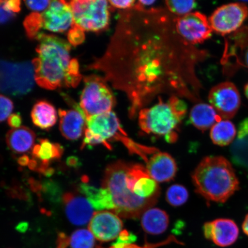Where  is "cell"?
Listing matches in <instances>:
<instances>
[{"label": "cell", "instance_id": "obj_14", "mask_svg": "<svg viewBox=\"0 0 248 248\" xmlns=\"http://www.w3.org/2000/svg\"><path fill=\"white\" fill-rule=\"evenodd\" d=\"M64 100L74 109H59L60 117V129L61 134L69 140H77L81 138L86 128V117L82 108L69 96L64 95Z\"/></svg>", "mask_w": 248, "mask_h": 248}, {"label": "cell", "instance_id": "obj_2", "mask_svg": "<svg viewBox=\"0 0 248 248\" xmlns=\"http://www.w3.org/2000/svg\"><path fill=\"white\" fill-rule=\"evenodd\" d=\"M36 51L38 57L32 64L35 80L47 90L76 88L82 78L78 61L71 59V46L66 40L54 35L40 33Z\"/></svg>", "mask_w": 248, "mask_h": 248}, {"label": "cell", "instance_id": "obj_36", "mask_svg": "<svg viewBox=\"0 0 248 248\" xmlns=\"http://www.w3.org/2000/svg\"><path fill=\"white\" fill-rule=\"evenodd\" d=\"M4 2L0 1V24L7 23L16 17V14L5 8Z\"/></svg>", "mask_w": 248, "mask_h": 248}, {"label": "cell", "instance_id": "obj_19", "mask_svg": "<svg viewBox=\"0 0 248 248\" xmlns=\"http://www.w3.org/2000/svg\"><path fill=\"white\" fill-rule=\"evenodd\" d=\"M83 179L79 190L80 193L85 195L93 208L100 211L109 210L113 212L114 204L110 192L107 188H97L89 185L87 180Z\"/></svg>", "mask_w": 248, "mask_h": 248}, {"label": "cell", "instance_id": "obj_27", "mask_svg": "<svg viewBox=\"0 0 248 248\" xmlns=\"http://www.w3.org/2000/svg\"><path fill=\"white\" fill-rule=\"evenodd\" d=\"M236 132L233 123L229 120H221L211 129L210 138L214 144L224 147L232 143Z\"/></svg>", "mask_w": 248, "mask_h": 248}, {"label": "cell", "instance_id": "obj_31", "mask_svg": "<svg viewBox=\"0 0 248 248\" xmlns=\"http://www.w3.org/2000/svg\"><path fill=\"white\" fill-rule=\"evenodd\" d=\"M166 4L170 13L184 16L190 13L195 8L196 3L194 1H166Z\"/></svg>", "mask_w": 248, "mask_h": 248}, {"label": "cell", "instance_id": "obj_13", "mask_svg": "<svg viewBox=\"0 0 248 248\" xmlns=\"http://www.w3.org/2000/svg\"><path fill=\"white\" fill-rule=\"evenodd\" d=\"M123 224L120 217L108 210L98 211L89 223V230L95 239L105 243L115 240L122 232Z\"/></svg>", "mask_w": 248, "mask_h": 248}, {"label": "cell", "instance_id": "obj_42", "mask_svg": "<svg viewBox=\"0 0 248 248\" xmlns=\"http://www.w3.org/2000/svg\"><path fill=\"white\" fill-rule=\"evenodd\" d=\"M30 162V158L27 155H24V156L19 157V159L18 160V164L22 166H29Z\"/></svg>", "mask_w": 248, "mask_h": 248}, {"label": "cell", "instance_id": "obj_7", "mask_svg": "<svg viewBox=\"0 0 248 248\" xmlns=\"http://www.w3.org/2000/svg\"><path fill=\"white\" fill-rule=\"evenodd\" d=\"M85 86L80 98V107L86 119L109 112L115 105V98L107 80L100 76L84 77Z\"/></svg>", "mask_w": 248, "mask_h": 248}, {"label": "cell", "instance_id": "obj_40", "mask_svg": "<svg viewBox=\"0 0 248 248\" xmlns=\"http://www.w3.org/2000/svg\"><path fill=\"white\" fill-rule=\"evenodd\" d=\"M4 4L6 8L15 14L17 13L21 10V1L18 0L4 1Z\"/></svg>", "mask_w": 248, "mask_h": 248}, {"label": "cell", "instance_id": "obj_3", "mask_svg": "<svg viewBox=\"0 0 248 248\" xmlns=\"http://www.w3.org/2000/svg\"><path fill=\"white\" fill-rule=\"evenodd\" d=\"M146 168L140 164L117 161L108 166L102 182L112 196V212L124 218L135 219L157 203V200H145L134 193V185L139 175Z\"/></svg>", "mask_w": 248, "mask_h": 248}, {"label": "cell", "instance_id": "obj_41", "mask_svg": "<svg viewBox=\"0 0 248 248\" xmlns=\"http://www.w3.org/2000/svg\"><path fill=\"white\" fill-rule=\"evenodd\" d=\"M69 238L70 237L64 232H60L58 234L56 248H67L69 246Z\"/></svg>", "mask_w": 248, "mask_h": 248}, {"label": "cell", "instance_id": "obj_15", "mask_svg": "<svg viewBox=\"0 0 248 248\" xmlns=\"http://www.w3.org/2000/svg\"><path fill=\"white\" fill-rule=\"evenodd\" d=\"M41 16L43 29L52 32H66L74 21L70 3L66 1H51Z\"/></svg>", "mask_w": 248, "mask_h": 248}, {"label": "cell", "instance_id": "obj_12", "mask_svg": "<svg viewBox=\"0 0 248 248\" xmlns=\"http://www.w3.org/2000/svg\"><path fill=\"white\" fill-rule=\"evenodd\" d=\"M209 101L219 116L232 119L241 105V97L236 87L231 82H224L214 87L209 93Z\"/></svg>", "mask_w": 248, "mask_h": 248}, {"label": "cell", "instance_id": "obj_26", "mask_svg": "<svg viewBox=\"0 0 248 248\" xmlns=\"http://www.w3.org/2000/svg\"><path fill=\"white\" fill-rule=\"evenodd\" d=\"M231 151L235 163L248 167V118L240 123L237 139L232 145Z\"/></svg>", "mask_w": 248, "mask_h": 248}, {"label": "cell", "instance_id": "obj_25", "mask_svg": "<svg viewBox=\"0 0 248 248\" xmlns=\"http://www.w3.org/2000/svg\"><path fill=\"white\" fill-rule=\"evenodd\" d=\"M63 152V147L61 144L48 139H40L39 144L32 148V156L39 162L49 165L54 161L60 160Z\"/></svg>", "mask_w": 248, "mask_h": 248}, {"label": "cell", "instance_id": "obj_18", "mask_svg": "<svg viewBox=\"0 0 248 248\" xmlns=\"http://www.w3.org/2000/svg\"><path fill=\"white\" fill-rule=\"evenodd\" d=\"M146 164L149 175L157 182L171 181L177 171L173 158L170 154L160 151L151 155Z\"/></svg>", "mask_w": 248, "mask_h": 248}, {"label": "cell", "instance_id": "obj_1", "mask_svg": "<svg viewBox=\"0 0 248 248\" xmlns=\"http://www.w3.org/2000/svg\"><path fill=\"white\" fill-rule=\"evenodd\" d=\"M121 15L105 54L88 67L125 93L130 116L160 93L197 100L195 67L206 57L180 36L175 18L162 9H132Z\"/></svg>", "mask_w": 248, "mask_h": 248}, {"label": "cell", "instance_id": "obj_33", "mask_svg": "<svg viewBox=\"0 0 248 248\" xmlns=\"http://www.w3.org/2000/svg\"><path fill=\"white\" fill-rule=\"evenodd\" d=\"M171 243L182 245V246H184V243H182V242L181 241H178L177 238H176L174 236V235H170V236H169L168 238H166L165 240L159 242V243L154 244L147 243L144 244V246H140L135 244H131L126 245V246H124L123 248H157L164 246H167V245H169ZM108 248H114L112 246H111Z\"/></svg>", "mask_w": 248, "mask_h": 248}, {"label": "cell", "instance_id": "obj_9", "mask_svg": "<svg viewBox=\"0 0 248 248\" xmlns=\"http://www.w3.org/2000/svg\"><path fill=\"white\" fill-rule=\"evenodd\" d=\"M35 80L30 62L0 61V91L13 95L26 94L32 91Z\"/></svg>", "mask_w": 248, "mask_h": 248}, {"label": "cell", "instance_id": "obj_22", "mask_svg": "<svg viewBox=\"0 0 248 248\" xmlns=\"http://www.w3.org/2000/svg\"><path fill=\"white\" fill-rule=\"evenodd\" d=\"M141 223L145 232L159 235L163 233L168 228L169 217L163 210L150 208L142 214Z\"/></svg>", "mask_w": 248, "mask_h": 248}, {"label": "cell", "instance_id": "obj_34", "mask_svg": "<svg viewBox=\"0 0 248 248\" xmlns=\"http://www.w3.org/2000/svg\"><path fill=\"white\" fill-rule=\"evenodd\" d=\"M13 102L4 95H0V123L11 115L14 110Z\"/></svg>", "mask_w": 248, "mask_h": 248}, {"label": "cell", "instance_id": "obj_30", "mask_svg": "<svg viewBox=\"0 0 248 248\" xmlns=\"http://www.w3.org/2000/svg\"><path fill=\"white\" fill-rule=\"evenodd\" d=\"M25 30L29 38L33 40L37 38L42 28L41 14L34 12L25 18L23 23Z\"/></svg>", "mask_w": 248, "mask_h": 248}, {"label": "cell", "instance_id": "obj_21", "mask_svg": "<svg viewBox=\"0 0 248 248\" xmlns=\"http://www.w3.org/2000/svg\"><path fill=\"white\" fill-rule=\"evenodd\" d=\"M190 117L193 125L202 131L212 128L222 119L212 105L204 103L195 105L191 108Z\"/></svg>", "mask_w": 248, "mask_h": 248}, {"label": "cell", "instance_id": "obj_39", "mask_svg": "<svg viewBox=\"0 0 248 248\" xmlns=\"http://www.w3.org/2000/svg\"><path fill=\"white\" fill-rule=\"evenodd\" d=\"M21 124H22V119L18 113L12 114L8 118V125L11 127L12 129L20 128Z\"/></svg>", "mask_w": 248, "mask_h": 248}, {"label": "cell", "instance_id": "obj_20", "mask_svg": "<svg viewBox=\"0 0 248 248\" xmlns=\"http://www.w3.org/2000/svg\"><path fill=\"white\" fill-rule=\"evenodd\" d=\"M35 133L26 126L12 129L6 135L8 147L13 153L17 154L29 153L35 144Z\"/></svg>", "mask_w": 248, "mask_h": 248}, {"label": "cell", "instance_id": "obj_4", "mask_svg": "<svg viewBox=\"0 0 248 248\" xmlns=\"http://www.w3.org/2000/svg\"><path fill=\"white\" fill-rule=\"evenodd\" d=\"M192 179L197 193L215 202H226L240 188L233 167L222 156L204 158L194 170Z\"/></svg>", "mask_w": 248, "mask_h": 248}, {"label": "cell", "instance_id": "obj_8", "mask_svg": "<svg viewBox=\"0 0 248 248\" xmlns=\"http://www.w3.org/2000/svg\"><path fill=\"white\" fill-rule=\"evenodd\" d=\"M108 1L104 0H74L70 5L74 23L83 31L100 32L109 24Z\"/></svg>", "mask_w": 248, "mask_h": 248}, {"label": "cell", "instance_id": "obj_35", "mask_svg": "<svg viewBox=\"0 0 248 248\" xmlns=\"http://www.w3.org/2000/svg\"><path fill=\"white\" fill-rule=\"evenodd\" d=\"M137 239L136 235L126 230L123 231L117 237V240L112 245L114 248H123L126 245L135 243Z\"/></svg>", "mask_w": 248, "mask_h": 248}, {"label": "cell", "instance_id": "obj_37", "mask_svg": "<svg viewBox=\"0 0 248 248\" xmlns=\"http://www.w3.org/2000/svg\"><path fill=\"white\" fill-rule=\"evenodd\" d=\"M27 7L34 11H42L47 8L50 1H25Z\"/></svg>", "mask_w": 248, "mask_h": 248}, {"label": "cell", "instance_id": "obj_6", "mask_svg": "<svg viewBox=\"0 0 248 248\" xmlns=\"http://www.w3.org/2000/svg\"><path fill=\"white\" fill-rule=\"evenodd\" d=\"M113 141L122 142L129 152L134 150L137 146V142L129 138L124 131L119 119L113 111L86 119V128L82 149L101 144L111 150L109 142Z\"/></svg>", "mask_w": 248, "mask_h": 248}, {"label": "cell", "instance_id": "obj_10", "mask_svg": "<svg viewBox=\"0 0 248 248\" xmlns=\"http://www.w3.org/2000/svg\"><path fill=\"white\" fill-rule=\"evenodd\" d=\"M248 16L247 6L244 2H235L217 8L209 20L213 31L225 36L240 28Z\"/></svg>", "mask_w": 248, "mask_h": 248}, {"label": "cell", "instance_id": "obj_45", "mask_svg": "<svg viewBox=\"0 0 248 248\" xmlns=\"http://www.w3.org/2000/svg\"><path fill=\"white\" fill-rule=\"evenodd\" d=\"M244 91L245 94H246V97L248 99V83L246 86H245Z\"/></svg>", "mask_w": 248, "mask_h": 248}, {"label": "cell", "instance_id": "obj_11", "mask_svg": "<svg viewBox=\"0 0 248 248\" xmlns=\"http://www.w3.org/2000/svg\"><path fill=\"white\" fill-rule=\"evenodd\" d=\"M175 23L179 35L191 45L202 43L212 36L209 20L199 12L175 18Z\"/></svg>", "mask_w": 248, "mask_h": 248}, {"label": "cell", "instance_id": "obj_29", "mask_svg": "<svg viewBox=\"0 0 248 248\" xmlns=\"http://www.w3.org/2000/svg\"><path fill=\"white\" fill-rule=\"evenodd\" d=\"M188 198V191L182 185H172L167 191L166 200L172 206L178 207L182 205L186 202Z\"/></svg>", "mask_w": 248, "mask_h": 248}, {"label": "cell", "instance_id": "obj_23", "mask_svg": "<svg viewBox=\"0 0 248 248\" xmlns=\"http://www.w3.org/2000/svg\"><path fill=\"white\" fill-rule=\"evenodd\" d=\"M229 37V41H226V49L221 62L226 66L228 64L232 63L234 57V68H237L241 64L237 56L238 52H241L248 46V27H243Z\"/></svg>", "mask_w": 248, "mask_h": 248}, {"label": "cell", "instance_id": "obj_28", "mask_svg": "<svg viewBox=\"0 0 248 248\" xmlns=\"http://www.w3.org/2000/svg\"><path fill=\"white\" fill-rule=\"evenodd\" d=\"M69 246L71 248H99L92 232L85 229H79L71 234Z\"/></svg>", "mask_w": 248, "mask_h": 248}, {"label": "cell", "instance_id": "obj_17", "mask_svg": "<svg viewBox=\"0 0 248 248\" xmlns=\"http://www.w3.org/2000/svg\"><path fill=\"white\" fill-rule=\"evenodd\" d=\"M65 213L71 224L85 225L91 221L94 215L91 203L79 194L68 192L63 197Z\"/></svg>", "mask_w": 248, "mask_h": 248}, {"label": "cell", "instance_id": "obj_5", "mask_svg": "<svg viewBox=\"0 0 248 248\" xmlns=\"http://www.w3.org/2000/svg\"><path fill=\"white\" fill-rule=\"evenodd\" d=\"M158 104L139 111V123L142 132L147 134L163 136L166 141L173 143L177 140V130L184 119L187 107L176 96L164 102L159 98Z\"/></svg>", "mask_w": 248, "mask_h": 248}, {"label": "cell", "instance_id": "obj_46", "mask_svg": "<svg viewBox=\"0 0 248 248\" xmlns=\"http://www.w3.org/2000/svg\"><path fill=\"white\" fill-rule=\"evenodd\" d=\"M245 61H246V63L247 64V66L248 67V49L246 54V57H245Z\"/></svg>", "mask_w": 248, "mask_h": 248}, {"label": "cell", "instance_id": "obj_24", "mask_svg": "<svg viewBox=\"0 0 248 248\" xmlns=\"http://www.w3.org/2000/svg\"><path fill=\"white\" fill-rule=\"evenodd\" d=\"M31 118L32 122L39 128L48 130L52 128L58 120L57 110L51 103L46 101H39L34 105Z\"/></svg>", "mask_w": 248, "mask_h": 248}, {"label": "cell", "instance_id": "obj_44", "mask_svg": "<svg viewBox=\"0 0 248 248\" xmlns=\"http://www.w3.org/2000/svg\"><path fill=\"white\" fill-rule=\"evenodd\" d=\"M67 164L68 165L70 166H76L78 164V162L77 158L75 157H70L68 158L67 159Z\"/></svg>", "mask_w": 248, "mask_h": 248}, {"label": "cell", "instance_id": "obj_38", "mask_svg": "<svg viewBox=\"0 0 248 248\" xmlns=\"http://www.w3.org/2000/svg\"><path fill=\"white\" fill-rule=\"evenodd\" d=\"M111 6L117 9H127L134 7L136 1L132 0H126V1H109Z\"/></svg>", "mask_w": 248, "mask_h": 248}, {"label": "cell", "instance_id": "obj_43", "mask_svg": "<svg viewBox=\"0 0 248 248\" xmlns=\"http://www.w3.org/2000/svg\"><path fill=\"white\" fill-rule=\"evenodd\" d=\"M242 228H243L244 233L248 236V214L244 219Z\"/></svg>", "mask_w": 248, "mask_h": 248}, {"label": "cell", "instance_id": "obj_32", "mask_svg": "<svg viewBox=\"0 0 248 248\" xmlns=\"http://www.w3.org/2000/svg\"><path fill=\"white\" fill-rule=\"evenodd\" d=\"M67 39L71 46H75L82 44L85 39L84 31L74 23V21L67 33Z\"/></svg>", "mask_w": 248, "mask_h": 248}, {"label": "cell", "instance_id": "obj_16", "mask_svg": "<svg viewBox=\"0 0 248 248\" xmlns=\"http://www.w3.org/2000/svg\"><path fill=\"white\" fill-rule=\"evenodd\" d=\"M203 231L206 239L222 248L231 246L239 236V229L237 224L228 218H219L206 222Z\"/></svg>", "mask_w": 248, "mask_h": 248}]
</instances>
